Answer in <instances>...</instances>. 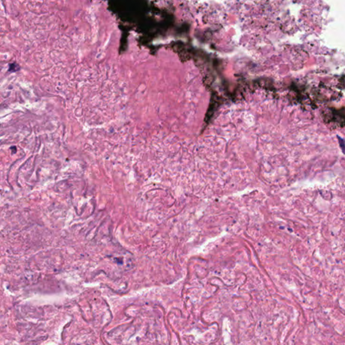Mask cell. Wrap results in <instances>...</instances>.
Returning a JSON list of instances; mask_svg holds the SVG:
<instances>
[{"label":"cell","instance_id":"obj_1","mask_svg":"<svg viewBox=\"0 0 345 345\" xmlns=\"http://www.w3.org/2000/svg\"><path fill=\"white\" fill-rule=\"evenodd\" d=\"M19 69H20V67L16 63H14V64H10L9 65V70L10 72H16V71H18Z\"/></svg>","mask_w":345,"mask_h":345}]
</instances>
